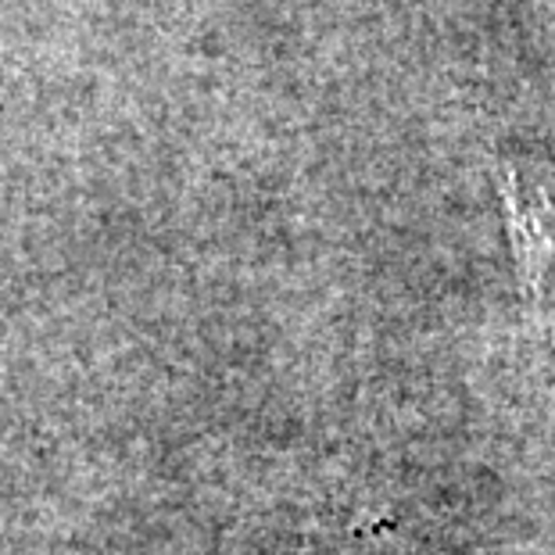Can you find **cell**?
I'll use <instances>...</instances> for the list:
<instances>
[{"mask_svg": "<svg viewBox=\"0 0 555 555\" xmlns=\"http://www.w3.org/2000/svg\"><path fill=\"white\" fill-rule=\"evenodd\" d=\"M502 197H505V216H509V244H513L519 283L538 301L541 280H545L555 258V211L548 205V197L538 186L519 180L516 172H505Z\"/></svg>", "mask_w": 555, "mask_h": 555, "instance_id": "cell-1", "label": "cell"}]
</instances>
